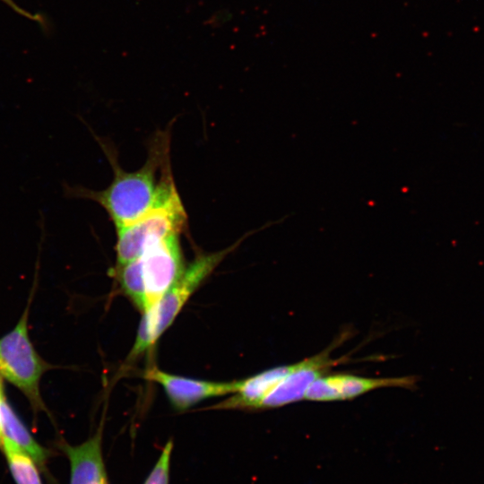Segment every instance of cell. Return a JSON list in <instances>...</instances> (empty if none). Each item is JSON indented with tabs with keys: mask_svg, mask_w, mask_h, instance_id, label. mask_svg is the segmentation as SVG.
<instances>
[{
	"mask_svg": "<svg viewBox=\"0 0 484 484\" xmlns=\"http://www.w3.org/2000/svg\"><path fill=\"white\" fill-rule=\"evenodd\" d=\"M106 154L114 173L111 183L102 190H92L80 185L62 183L66 198L93 201L108 213L116 228L129 224L167 202L177 194L170 164L158 177V170L170 160L169 131H159L149 143L144 165L132 172L124 170L117 162L115 151L108 142L92 133Z\"/></svg>",
	"mask_w": 484,
	"mask_h": 484,
	"instance_id": "cell-1",
	"label": "cell"
},
{
	"mask_svg": "<svg viewBox=\"0 0 484 484\" xmlns=\"http://www.w3.org/2000/svg\"><path fill=\"white\" fill-rule=\"evenodd\" d=\"M236 246L233 245L215 253L201 254L185 267L181 276L162 298L151 309L143 313L131 357H136L155 343L201 282Z\"/></svg>",
	"mask_w": 484,
	"mask_h": 484,
	"instance_id": "cell-2",
	"label": "cell"
},
{
	"mask_svg": "<svg viewBox=\"0 0 484 484\" xmlns=\"http://www.w3.org/2000/svg\"><path fill=\"white\" fill-rule=\"evenodd\" d=\"M29 307L15 327L0 338V376L17 387L35 412L45 411L39 381L50 366L36 351L29 336Z\"/></svg>",
	"mask_w": 484,
	"mask_h": 484,
	"instance_id": "cell-3",
	"label": "cell"
},
{
	"mask_svg": "<svg viewBox=\"0 0 484 484\" xmlns=\"http://www.w3.org/2000/svg\"><path fill=\"white\" fill-rule=\"evenodd\" d=\"M186 220V212L177 193L140 219L116 228V265L138 259L145 248L158 239L172 233H181Z\"/></svg>",
	"mask_w": 484,
	"mask_h": 484,
	"instance_id": "cell-4",
	"label": "cell"
},
{
	"mask_svg": "<svg viewBox=\"0 0 484 484\" xmlns=\"http://www.w3.org/2000/svg\"><path fill=\"white\" fill-rule=\"evenodd\" d=\"M179 236L172 233L152 242L139 257L145 290L144 312L162 298L185 270Z\"/></svg>",
	"mask_w": 484,
	"mask_h": 484,
	"instance_id": "cell-5",
	"label": "cell"
},
{
	"mask_svg": "<svg viewBox=\"0 0 484 484\" xmlns=\"http://www.w3.org/2000/svg\"><path fill=\"white\" fill-rule=\"evenodd\" d=\"M337 344L335 341L324 351L296 363L294 369L263 398L257 410L282 407L305 399L311 384L340 362L330 357Z\"/></svg>",
	"mask_w": 484,
	"mask_h": 484,
	"instance_id": "cell-6",
	"label": "cell"
},
{
	"mask_svg": "<svg viewBox=\"0 0 484 484\" xmlns=\"http://www.w3.org/2000/svg\"><path fill=\"white\" fill-rule=\"evenodd\" d=\"M416 382V377L411 376L370 378L345 373L325 374L311 384L305 400L314 402L350 400L379 388H414Z\"/></svg>",
	"mask_w": 484,
	"mask_h": 484,
	"instance_id": "cell-7",
	"label": "cell"
},
{
	"mask_svg": "<svg viewBox=\"0 0 484 484\" xmlns=\"http://www.w3.org/2000/svg\"><path fill=\"white\" fill-rule=\"evenodd\" d=\"M145 378L158 383L164 390L172 406L185 411L199 402L234 393L239 380L232 382H212L169 374L157 367L145 372Z\"/></svg>",
	"mask_w": 484,
	"mask_h": 484,
	"instance_id": "cell-8",
	"label": "cell"
},
{
	"mask_svg": "<svg viewBox=\"0 0 484 484\" xmlns=\"http://www.w3.org/2000/svg\"><path fill=\"white\" fill-rule=\"evenodd\" d=\"M103 422L96 432L83 443L71 445L59 443L70 465L69 484H108L102 454Z\"/></svg>",
	"mask_w": 484,
	"mask_h": 484,
	"instance_id": "cell-9",
	"label": "cell"
},
{
	"mask_svg": "<svg viewBox=\"0 0 484 484\" xmlns=\"http://www.w3.org/2000/svg\"><path fill=\"white\" fill-rule=\"evenodd\" d=\"M295 365L296 363L272 367L239 380L238 388L233 395L212 408L257 410L263 398L294 369Z\"/></svg>",
	"mask_w": 484,
	"mask_h": 484,
	"instance_id": "cell-10",
	"label": "cell"
},
{
	"mask_svg": "<svg viewBox=\"0 0 484 484\" xmlns=\"http://www.w3.org/2000/svg\"><path fill=\"white\" fill-rule=\"evenodd\" d=\"M0 421L2 439L7 438L15 444L37 462L41 471H46L50 455L49 450L35 440L24 423L7 402L6 397L0 404Z\"/></svg>",
	"mask_w": 484,
	"mask_h": 484,
	"instance_id": "cell-11",
	"label": "cell"
},
{
	"mask_svg": "<svg viewBox=\"0 0 484 484\" xmlns=\"http://www.w3.org/2000/svg\"><path fill=\"white\" fill-rule=\"evenodd\" d=\"M0 450L16 484H42L41 470L27 453L7 438L2 439Z\"/></svg>",
	"mask_w": 484,
	"mask_h": 484,
	"instance_id": "cell-12",
	"label": "cell"
},
{
	"mask_svg": "<svg viewBox=\"0 0 484 484\" xmlns=\"http://www.w3.org/2000/svg\"><path fill=\"white\" fill-rule=\"evenodd\" d=\"M115 275L122 291L141 311H145V290L140 259L116 265Z\"/></svg>",
	"mask_w": 484,
	"mask_h": 484,
	"instance_id": "cell-13",
	"label": "cell"
},
{
	"mask_svg": "<svg viewBox=\"0 0 484 484\" xmlns=\"http://www.w3.org/2000/svg\"><path fill=\"white\" fill-rule=\"evenodd\" d=\"M173 450V441L169 439L163 447L152 470L143 484H169L170 457Z\"/></svg>",
	"mask_w": 484,
	"mask_h": 484,
	"instance_id": "cell-14",
	"label": "cell"
},
{
	"mask_svg": "<svg viewBox=\"0 0 484 484\" xmlns=\"http://www.w3.org/2000/svg\"><path fill=\"white\" fill-rule=\"evenodd\" d=\"M2 1L7 4L9 6H11L13 9H14L18 13L25 17L30 18L32 20H36V21L38 20V16L32 15L30 13L24 11L23 9L19 7L15 3H13L12 0H2Z\"/></svg>",
	"mask_w": 484,
	"mask_h": 484,
	"instance_id": "cell-15",
	"label": "cell"
},
{
	"mask_svg": "<svg viewBox=\"0 0 484 484\" xmlns=\"http://www.w3.org/2000/svg\"><path fill=\"white\" fill-rule=\"evenodd\" d=\"M5 398L3 385V378L0 376V404L2 401ZM2 441V430H1V421H0V442Z\"/></svg>",
	"mask_w": 484,
	"mask_h": 484,
	"instance_id": "cell-16",
	"label": "cell"
}]
</instances>
